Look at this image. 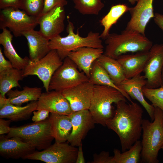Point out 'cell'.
<instances>
[{
    "label": "cell",
    "mask_w": 163,
    "mask_h": 163,
    "mask_svg": "<svg viewBox=\"0 0 163 163\" xmlns=\"http://www.w3.org/2000/svg\"><path fill=\"white\" fill-rule=\"evenodd\" d=\"M62 60L55 50H50L39 60L31 61L22 70L24 78L28 75H35L41 81L46 92L49 91L51 78L56 70L62 65Z\"/></svg>",
    "instance_id": "obj_9"
},
{
    "label": "cell",
    "mask_w": 163,
    "mask_h": 163,
    "mask_svg": "<svg viewBox=\"0 0 163 163\" xmlns=\"http://www.w3.org/2000/svg\"><path fill=\"white\" fill-rule=\"evenodd\" d=\"M20 0H0V9L13 7L19 8Z\"/></svg>",
    "instance_id": "obj_39"
},
{
    "label": "cell",
    "mask_w": 163,
    "mask_h": 163,
    "mask_svg": "<svg viewBox=\"0 0 163 163\" xmlns=\"http://www.w3.org/2000/svg\"><path fill=\"white\" fill-rule=\"evenodd\" d=\"M30 143L17 137L7 138L3 135L0 136V155L7 158H24L36 151Z\"/></svg>",
    "instance_id": "obj_17"
},
{
    "label": "cell",
    "mask_w": 163,
    "mask_h": 163,
    "mask_svg": "<svg viewBox=\"0 0 163 163\" xmlns=\"http://www.w3.org/2000/svg\"><path fill=\"white\" fill-rule=\"evenodd\" d=\"M149 50L123 54L117 59L122 67L126 78L134 77L143 72L149 57Z\"/></svg>",
    "instance_id": "obj_19"
},
{
    "label": "cell",
    "mask_w": 163,
    "mask_h": 163,
    "mask_svg": "<svg viewBox=\"0 0 163 163\" xmlns=\"http://www.w3.org/2000/svg\"><path fill=\"white\" fill-rule=\"evenodd\" d=\"M11 121L10 120H6L3 118H0V135L8 134L10 132L11 127L9 126Z\"/></svg>",
    "instance_id": "obj_38"
},
{
    "label": "cell",
    "mask_w": 163,
    "mask_h": 163,
    "mask_svg": "<svg viewBox=\"0 0 163 163\" xmlns=\"http://www.w3.org/2000/svg\"><path fill=\"white\" fill-rule=\"evenodd\" d=\"M146 83V80L144 75L140 74L130 78L125 79L117 86L131 98L139 102L152 121L155 118V107L146 101L142 92L143 88L145 86Z\"/></svg>",
    "instance_id": "obj_16"
},
{
    "label": "cell",
    "mask_w": 163,
    "mask_h": 163,
    "mask_svg": "<svg viewBox=\"0 0 163 163\" xmlns=\"http://www.w3.org/2000/svg\"><path fill=\"white\" fill-rule=\"evenodd\" d=\"M89 81L94 85H106L114 88L120 91L130 102L133 101L129 95L123 92L114 83L105 70L97 60L92 65Z\"/></svg>",
    "instance_id": "obj_26"
},
{
    "label": "cell",
    "mask_w": 163,
    "mask_h": 163,
    "mask_svg": "<svg viewBox=\"0 0 163 163\" xmlns=\"http://www.w3.org/2000/svg\"><path fill=\"white\" fill-rule=\"evenodd\" d=\"M67 4L66 0H44L43 9L40 16L45 14L58 5L64 6Z\"/></svg>",
    "instance_id": "obj_34"
},
{
    "label": "cell",
    "mask_w": 163,
    "mask_h": 163,
    "mask_svg": "<svg viewBox=\"0 0 163 163\" xmlns=\"http://www.w3.org/2000/svg\"><path fill=\"white\" fill-rule=\"evenodd\" d=\"M105 40L103 54L115 59L127 53L149 51L153 45L145 35L126 29L120 34H110Z\"/></svg>",
    "instance_id": "obj_2"
},
{
    "label": "cell",
    "mask_w": 163,
    "mask_h": 163,
    "mask_svg": "<svg viewBox=\"0 0 163 163\" xmlns=\"http://www.w3.org/2000/svg\"><path fill=\"white\" fill-rule=\"evenodd\" d=\"M155 118L152 122L143 119L141 162L158 163L159 151L163 146V112L155 107Z\"/></svg>",
    "instance_id": "obj_3"
},
{
    "label": "cell",
    "mask_w": 163,
    "mask_h": 163,
    "mask_svg": "<svg viewBox=\"0 0 163 163\" xmlns=\"http://www.w3.org/2000/svg\"><path fill=\"white\" fill-rule=\"evenodd\" d=\"M130 103L122 101L116 104L114 115L106 124L119 136L122 152L139 140L142 131L143 110L137 103Z\"/></svg>",
    "instance_id": "obj_1"
},
{
    "label": "cell",
    "mask_w": 163,
    "mask_h": 163,
    "mask_svg": "<svg viewBox=\"0 0 163 163\" xmlns=\"http://www.w3.org/2000/svg\"><path fill=\"white\" fill-rule=\"evenodd\" d=\"M132 5H134L137 2L138 0H128Z\"/></svg>",
    "instance_id": "obj_42"
},
{
    "label": "cell",
    "mask_w": 163,
    "mask_h": 163,
    "mask_svg": "<svg viewBox=\"0 0 163 163\" xmlns=\"http://www.w3.org/2000/svg\"><path fill=\"white\" fill-rule=\"evenodd\" d=\"M38 24V17L30 16L24 11L15 7H7L0 12V28H8L16 37L34 29Z\"/></svg>",
    "instance_id": "obj_7"
},
{
    "label": "cell",
    "mask_w": 163,
    "mask_h": 163,
    "mask_svg": "<svg viewBox=\"0 0 163 163\" xmlns=\"http://www.w3.org/2000/svg\"><path fill=\"white\" fill-rule=\"evenodd\" d=\"M163 149V146L162 147V149Z\"/></svg>",
    "instance_id": "obj_45"
},
{
    "label": "cell",
    "mask_w": 163,
    "mask_h": 163,
    "mask_svg": "<svg viewBox=\"0 0 163 163\" xmlns=\"http://www.w3.org/2000/svg\"><path fill=\"white\" fill-rule=\"evenodd\" d=\"M67 18V36L62 37L59 35L50 39L49 42L50 50H56L62 60L68 57L70 52L81 47L104 48L99 33L91 31L86 37H82L78 32L77 34L75 33L74 24L70 21L69 17Z\"/></svg>",
    "instance_id": "obj_5"
},
{
    "label": "cell",
    "mask_w": 163,
    "mask_h": 163,
    "mask_svg": "<svg viewBox=\"0 0 163 163\" xmlns=\"http://www.w3.org/2000/svg\"><path fill=\"white\" fill-rule=\"evenodd\" d=\"M76 163H85V160L82 150V144L79 146Z\"/></svg>",
    "instance_id": "obj_41"
},
{
    "label": "cell",
    "mask_w": 163,
    "mask_h": 163,
    "mask_svg": "<svg viewBox=\"0 0 163 163\" xmlns=\"http://www.w3.org/2000/svg\"><path fill=\"white\" fill-rule=\"evenodd\" d=\"M69 115L72 129L67 142L73 146H78L88 131L94 128L95 123L88 109L73 112Z\"/></svg>",
    "instance_id": "obj_13"
},
{
    "label": "cell",
    "mask_w": 163,
    "mask_h": 163,
    "mask_svg": "<svg viewBox=\"0 0 163 163\" xmlns=\"http://www.w3.org/2000/svg\"><path fill=\"white\" fill-rule=\"evenodd\" d=\"M161 85L163 86V66L161 75Z\"/></svg>",
    "instance_id": "obj_43"
},
{
    "label": "cell",
    "mask_w": 163,
    "mask_h": 163,
    "mask_svg": "<svg viewBox=\"0 0 163 163\" xmlns=\"http://www.w3.org/2000/svg\"><path fill=\"white\" fill-rule=\"evenodd\" d=\"M44 0H20L19 8L28 15L39 17L42 11Z\"/></svg>",
    "instance_id": "obj_33"
},
{
    "label": "cell",
    "mask_w": 163,
    "mask_h": 163,
    "mask_svg": "<svg viewBox=\"0 0 163 163\" xmlns=\"http://www.w3.org/2000/svg\"><path fill=\"white\" fill-rule=\"evenodd\" d=\"M0 34V44L3 48L5 56L11 63L13 67L23 70L30 60L29 58L20 57L17 53L12 43L13 35L11 31L6 28H3Z\"/></svg>",
    "instance_id": "obj_24"
},
{
    "label": "cell",
    "mask_w": 163,
    "mask_h": 163,
    "mask_svg": "<svg viewBox=\"0 0 163 163\" xmlns=\"http://www.w3.org/2000/svg\"><path fill=\"white\" fill-rule=\"evenodd\" d=\"M13 68L11 62L6 60L2 52V49L0 48V72Z\"/></svg>",
    "instance_id": "obj_37"
},
{
    "label": "cell",
    "mask_w": 163,
    "mask_h": 163,
    "mask_svg": "<svg viewBox=\"0 0 163 163\" xmlns=\"http://www.w3.org/2000/svg\"><path fill=\"white\" fill-rule=\"evenodd\" d=\"M104 53L103 49L82 47L70 52L68 57L89 78L93 63Z\"/></svg>",
    "instance_id": "obj_21"
},
{
    "label": "cell",
    "mask_w": 163,
    "mask_h": 163,
    "mask_svg": "<svg viewBox=\"0 0 163 163\" xmlns=\"http://www.w3.org/2000/svg\"><path fill=\"white\" fill-rule=\"evenodd\" d=\"M76 64L68 57L63 60L62 65L52 76L49 91L62 92L82 82L89 81V78L78 70Z\"/></svg>",
    "instance_id": "obj_8"
},
{
    "label": "cell",
    "mask_w": 163,
    "mask_h": 163,
    "mask_svg": "<svg viewBox=\"0 0 163 163\" xmlns=\"http://www.w3.org/2000/svg\"><path fill=\"white\" fill-rule=\"evenodd\" d=\"M48 119L52 134L55 142L61 143L67 141L72 129L69 116L50 113Z\"/></svg>",
    "instance_id": "obj_23"
},
{
    "label": "cell",
    "mask_w": 163,
    "mask_h": 163,
    "mask_svg": "<svg viewBox=\"0 0 163 163\" xmlns=\"http://www.w3.org/2000/svg\"><path fill=\"white\" fill-rule=\"evenodd\" d=\"M97 60L117 86L126 79L122 67L117 59L103 54Z\"/></svg>",
    "instance_id": "obj_29"
},
{
    "label": "cell",
    "mask_w": 163,
    "mask_h": 163,
    "mask_svg": "<svg viewBox=\"0 0 163 163\" xmlns=\"http://www.w3.org/2000/svg\"><path fill=\"white\" fill-rule=\"evenodd\" d=\"M162 125H163V119H162Z\"/></svg>",
    "instance_id": "obj_44"
},
{
    "label": "cell",
    "mask_w": 163,
    "mask_h": 163,
    "mask_svg": "<svg viewBox=\"0 0 163 163\" xmlns=\"http://www.w3.org/2000/svg\"><path fill=\"white\" fill-rule=\"evenodd\" d=\"M26 39L29 49V59L35 62L44 57L50 50L49 46V40L39 31L32 30L23 35Z\"/></svg>",
    "instance_id": "obj_22"
},
{
    "label": "cell",
    "mask_w": 163,
    "mask_h": 163,
    "mask_svg": "<svg viewBox=\"0 0 163 163\" xmlns=\"http://www.w3.org/2000/svg\"><path fill=\"white\" fill-rule=\"evenodd\" d=\"M153 19L155 23L163 31V14L155 13Z\"/></svg>",
    "instance_id": "obj_40"
},
{
    "label": "cell",
    "mask_w": 163,
    "mask_h": 163,
    "mask_svg": "<svg viewBox=\"0 0 163 163\" xmlns=\"http://www.w3.org/2000/svg\"><path fill=\"white\" fill-rule=\"evenodd\" d=\"M74 7L83 15H98L104 7L101 0H73Z\"/></svg>",
    "instance_id": "obj_31"
},
{
    "label": "cell",
    "mask_w": 163,
    "mask_h": 163,
    "mask_svg": "<svg viewBox=\"0 0 163 163\" xmlns=\"http://www.w3.org/2000/svg\"><path fill=\"white\" fill-rule=\"evenodd\" d=\"M23 71L14 68L0 72V95L5 97L10 90L21 87L19 81L23 79Z\"/></svg>",
    "instance_id": "obj_27"
},
{
    "label": "cell",
    "mask_w": 163,
    "mask_h": 163,
    "mask_svg": "<svg viewBox=\"0 0 163 163\" xmlns=\"http://www.w3.org/2000/svg\"><path fill=\"white\" fill-rule=\"evenodd\" d=\"M153 0H138L136 5L130 8L131 18L126 29L135 31L145 35V30L149 21L154 17Z\"/></svg>",
    "instance_id": "obj_14"
},
{
    "label": "cell",
    "mask_w": 163,
    "mask_h": 163,
    "mask_svg": "<svg viewBox=\"0 0 163 163\" xmlns=\"http://www.w3.org/2000/svg\"><path fill=\"white\" fill-rule=\"evenodd\" d=\"M50 112L48 110L39 109L33 111L32 120L34 122H37L44 120L48 118Z\"/></svg>",
    "instance_id": "obj_36"
},
{
    "label": "cell",
    "mask_w": 163,
    "mask_h": 163,
    "mask_svg": "<svg viewBox=\"0 0 163 163\" xmlns=\"http://www.w3.org/2000/svg\"><path fill=\"white\" fill-rule=\"evenodd\" d=\"M43 109L50 113L69 115L73 111L68 100L61 92L52 90L42 93L37 101V110Z\"/></svg>",
    "instance_id": "obj_18"
},
{
    "label": "cell",
    "mask_w": 163,
    "mask_h": 163,
    "mask_svg": "<svg viewBox=\"0 0 163 163\" xmlns=\"http://www.w3.org/2000/svg\"><path fill=\"white\" fill-rule=\"evenodd\" d=\"M5 136L7 138L19 137L40 151L50 146L54 139L48 118L29 125L11 127L10 132Z\"/></svg>",
    "instance_id": "obj_6"
},
{
    "label": "cell",
    "mask_w": 163,
    "mask_h": 163,
    "mask_svg": "<svg viewBox=\"0 0 163 163\" xmlns=\"http://www.w3.org/2000/svg\"><path fill=\"white\" fill-rule=\"evenodd\" d=\"M78 150L68 143L55 142L41 151L36 150L23 159L39 160L46 163H75Z\"/></svg>",
    "instance_id": "obj_10"
},
{
    "label": "cell",
    "mask_w": 163,
    "mask_h": 163,
    "mask_svg": "<svg viewBox=\"0 0 163 163\" xmlns=\"http://www.w3.org/2000/svg\"><path fill=\"white\" fill-rule=\"evenodd\" d=\"M126 98L116 88L108 86L94 85L89 109L95 123L106 126L113 117L115 111L112 105Z\"/></svg>",
    "instance_id": "obj_4"
},
{
    "label": "cell",
    "mask_w": 163,
    "mask_h": 163,
    "mask_svg": "<svg viewBox=\"0 0 163 163\" xmlns=\"http://www.w3.org/2000/svg\"><path fill=\"white\" fill-rule=\"evenodd\" d=\"M149 51V57L143 72L147 81L145 87L149 88H155L161 86L163 43L153 45Z\"/></svg>",
    "instance_id": "obj_11"
},
{
    "label": "cell",
    "mask_w": 163,
    "mask_h": 163,
    "mask_svg": "<svg viewBox=\"0 0 163 163\" xmlns=\"http://www.w3.org/2000/svg\"><path fill=\"white\" fill-rule=\"evenodd\" d=\"M37 101H32L24 106L11 104L6 97L0 95V118H6L11 121L28 119L33 111L37 110Z\"/></svg>",
    "instance_id": "obj_20"
},
{
    "label": "cell",
    "mask_w": 163,
    "mask_h": 163,
    "mask_svg": "<svg viewBox=\"0 0 163 163\" xmlns=\"http://www.w3.org/2000/svg\"><path fill=\"white\" fill-rule=\"evenodd\" d=\"M41 88L25 86L22 90H10L7 93L9 102L11 104L21 106L29 101H37L42 94Z\"/></svg>",
    "instance_id": "obj_25"
},
{
    "label": "cell",
    "mask_w": 163,
    "mask_h": 163,
    "mask_svg": "<svg viewBox=\"0 0 163 163\" xmlns=\"http://www.w3.org/2000/svg\"><path fill=\"white\" fill-rule=\"evenodd\" d=\"M130 7L125 4H119L113 6L107 14L100 21L104 30L100 34L101 39L105 40L109 35V31L113 25L116 24L119 19L125 13L129 11Z\"/></svg>",
    "instance_id": "obj_28"
},
{
    "label": "cell",
    "mask_w": 163,
    "mask_h": 163,
    "mask_svg": "<svg viewBox=\"0 0 163 163\" xmlns=\"http://www.w3.org/2000/svg\"><path fill=\"white\" fill-rule=\"evenodd\" d=\"M142 92L144 96L155 108L158 107L163 112V86L155 88H149L144 86Z\"/></svg>",
    "instance_id": "obj_32"
},
{
    "label": "cell",
    "mask_w": 163,
    "mask_h": 163,
    "mask_svg": "<svg viewBox=\"0 0 163 163\" xmlns=\"http://www.w3.org/2000/svg\"><path fill=\"white\" fill-rule=\"evenodd\" d=\"M65 18L64 6L58 5L38 18L39 31L50 40L63 31Z\"/></svg>",
    "instance_id": "obj_12"
},
{
    "label": "cell",
    "mask_w": 163,
    "mask_h": 163,
    "mask_svg": "<svg viewBox=\"0 0 163 163\" xmlns=\"http://www.w3.org/2000/svg\"><path fill=\"white\" fill-rule=\"evenodd\" d=\"M94 85L89 81L84 82L62 92L69 102L73 112L89 110Z\"/></svg>",
    "instance_id": "obj_15"
},
{
    "label": "cell",
    "mask_w": 163,
    "mask_h": 163,
    "mask_svg": "<svg viewBox=\"0 0 163 163\" xmlns=\"http://www.w3.org/2000/svg\"><path fill=\"white\" fill-rule=\"evenodd\" d=\"M141 141L136 142L131 147L121 152L117 149L113 150L112 163H138L141 162L142 150Z\"/></svg>",
    "instance_id": "obj_30"
},
{
    "label": "cell",
    "mask_w": 163,
    "mask_h": 163,
    "mask_svg": "<svg viewBox=\"0 0 163 163\" xmlns=\"http://www.w3.org/2000/svg\"><path fill=\"white\" fill-rule=\"evenodd\" d=\"M113 156H110L108 152L103 151L99 154L93 155L92 163H112Z\"/></svg>",
    "instance_id": "obj_35"
}]
</instances>
